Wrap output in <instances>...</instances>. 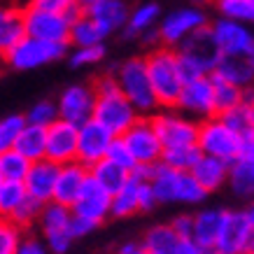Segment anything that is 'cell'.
<instances>
[{"instance_id": "obj_6", "label": "cell", "mask_w": 254, "mask_h": 254, "mask_svg": "<svg viewBox=\"0 0 254 254\" xmlns=\"http://www.w3.org/2000/svg\"><path fill=\"white\" fill-rule=\"evenodd\" d=\"M154 124L156 133L166 147H180V145H196L198 142V128L200 122L182 112L180 108H159L149 115Z\"/></svg>"}, {"instance_id": "obj_49", "label": "cell", "mask_w": 254, "mask_h": 254, "mask_svg": "<svg viewBox=\"0 0 254 254\" xmlns=\"http://www.w3.org/2000/svg\"><path fill=\"white\" fill-rule=\"evenodd\" d=\"M156 205H159V198L154 193V187L149 180H142L140 182V212H152Z\"/></svg>"}, {"instance_id": "obj_8", "label": "cell", "mask_w": 254, "mask_h": 254, "mask_svg": "<svg viewBox=\"0 0 254 254\" xmlns=\"http://www.w3.org/2000/svg\"><path fill=\"white\" fill-rule=\"evenodd\" d=\"M23 26H26V35L31 38L49 40V42H70L72 19L65 12L28 5L23 7Z\"/></svg>"}, {"instance_id": "obj_7", "label": "cell", "mask_w": 254, "mask_h": 254, "mask_svg": "<svg viewBox=\"0 0 254 254\" xmlns=\"http://www.w3.org/2000/svg\"><path fill=\"white\" fill-rule=\"evenodd\" d=\"M198 147L203 149V154L219 156V159L231 163L238 159L240 133L233 131L219 115L208 117V119H200Z\"/></svg>"}, {"instance_id": "obj_55", "label": "cell", "mask_w": 254, "mask_h": 254, "mask_svg": "<svg viewBox=\"0 0 254 254\" xmlns=\"http://www.w3.org/2000/svg\"><path fill=\"white\" fill-rule=\"evenodd\" d=\"M243 103H245V105L254 103V84H250V86H245V89H243Z\"/></svg>"}, {"instance_id": "obj_2", "label": "cell", "mask_w": 254, "mask_h": 254, "mask_svg": "<svg viewBox=\"0 0 254 254\" xmlns=\"http://www.w3.org/2000/svg\"><path fill=\"white\" fill-rule=\"evenodd\" d=\"M175 52H177V61H180V72H182L185 82L215 72L217 63L222 59V49L217 45V38L210 23L200 26L198 31H193L191 35H187L175 47Z\"/></svg>"}, {"instance_id": "obj_16", "label": "cell", "mask_w": 254, "mask_h": 254, "mask_svg": "<svg viewBox=\"0 0 254 254\" xmlns=\"http://www.w3.org/2000/svg\"><path fill=\"white\" fill-rule=\"evenodd\" d=\"M210 26H212L222 54H254V33L247 28V23L219 16Z\"/></svg>"}, {"instance_id": "obj_60", "label": "cell", "mask_w": 254, "mask_h": 254, "mask_svg": "<svg viewBox=\"0 0 254 254\" xmlns=\"http://www.w3.org/2000/svg\"><path fill=\"white\" fill-rule=\"evenodd\" d=\"M196 5H203V2H212V0H193Z\"/></svg>"}, {"instance_id": "obj_13", "label": "cell", "mask_w": 254, "mask_h": 254, "mask_svg": "<svg viewBox=\"0 0 254 254\" xmlns=\"http://www.w3.org/2000/svg\"><path fill=\"white\" fill-rule=\"evenodd\" d=\"M208 23V16L200 7H180L175 12L163 16V21L159 23V35H161V45L177 47L187 35H191L193 31H198L200 26Z\"/></svg>"}, {"instance_id": "obj_47", "label": "cell", "mask_w": 254, "mask_h": 254, "mask_svg": "<svg viewBox=\"0 0 254 254\" xmlns=\"http://www.w3.org/2000/svg\"><path fill=\"white\" fill-rule=\"evenodd\" d=\"M96 229H98V222H93V219H89V217H84V215L72 212L68 231H70V236H72L75 240H77V238H84V236H89V233L96 231Z\"/></svg>"}, {"instance_id": "obj_20", "label": "cell", "mask_w": 254, "mask_h": 254, "mask_svg": "<svg viewBox=\"0 0 254 254\" xmlns=\"http://www.w3.org/2000/svg\"><path fill=\"white\" fill-rule=\"evenodd\" d=\"M84 12L105 31V35L124 31L126 23H128V16H131V9H128L126 0H98L96 5H91Z\"/></svg>"}, {"instance_id": "obj_56", "label": "cell", "mask_w": 254, "mask_h": 254, "mask_svg": "<svg viewBox=\"0 0 254 254\" xmlns=\"http://www.w3.org/2000/svg\"><path fill=\"white\" fill-rule=\"evenodd\" d=\"M96 2H98V0H77V5H79L82 9H89L91 5H96Z\"/></svg>"}, {"instance_id": "obj_19", "label": "cell", "mask_w": 254, "mask_h": 254, "mask_svg": "<svg viewBox=\"0 0 254 254\" xmlns=\"http://www.w3.org/2000/svg\"><path fill=\"white\" fill-rule=\"evenodd\" d=\"M91 175V168L84 166L82 161H68L61 163L59 168V177H56V189H54V200L63 203V205H75L77 196L82 193V187Z\"/></svg>"}, {"instance_id": "obj_24", "label": "cell", "mask_w": 254, "mask_h": 254, "mask_svg": "<svg viewBox=\"0 0 254 254\" xmlns=\"http://www.w3.org/2000/svg\"><path fill=\"white\" fill-rule=\"evenodd\" d=\"M180 243H182V238L173 229V224H159L145 233L142 250H145V254H177Z\"/></svg>"}, {"instance_id": "obj_10", "label": "cell", "mask_w": 254, "mask_h": 254, "mask_svg": "<svg viewBox=\"0 0 254 254\" xmlns=\"http://www.w3.org/2000/svg\"><path fill=\"white\" fill-rule=\"evenodd\" d=\"M182 112H187L193 119H208L217 115V103H215V84H212V75H200L196 79H189L182 86V93L177 98V105Z\"/></svg>"}, {"instance_id": "obj_53", "label": "cell", "mask_w": 254, "mask_h": 254, "mask_svg": "<svg viewBox=\"0 0 254 254\" xmlns=\"http://www.w3.org/2000/svg\"><path fill=\"white\" fill-rule=\"evenodd\" d=\"M31 5H38V7H45V9H54V12H68L70 7L77 5V0H31Z\"/></svg>"}, {"instance_id": "obj_45", "label": "cell", "mask_w": 254, "mask_h": 254, "mask_svg": "<svg viewBox=\"0 0 254 254\" xmlns=\"http://www.w3.org/2000/svg\"><path fill=\"white\" fill-rule=\"evenodd\" d=\"M108 159L119 163V166H124L126 170H133L138 166V161H135V156H133L131 147L126 145L124 135H115V140H112V145H110V149H108Z\"/></svg>"}, {"instance_id": "obj_17", "label": "cell", "mask_w": 254, "mask_h": 254, "mask_svg": "<svg viewBox=\"0 0 254 254\" xmlns=\"http://www.w3.org/2000/svg\"><path fill=\"white\" fill-rule=\"evenodd\" d=\"M72 212L84 215L100 224L103 219L112 217V191H108L96 177L89 175V180L82 187V193L77 196L75 205H72Z\"/></svg>"}, {"instance_id": "obj_4", "label": "cell", "mask_w": 254, "mask_h": 254, "mask_svg": "<svg viewBox=\"0 0 254 254\" xmlns=\"http://www.w3.org/2000/svg\"><path fill=\"white\" fill-rule=\"evenodd\" d=\"M115 77L119 82V86H122V91L126 93V98L138 108L140 115L149 117L152 112L161 108L154 93V86H152V79H149L145 56H133L128 61H124L115 70Z\"/></svg>"}, {"instance_id": "obj_1", "label": "cell", "mask_w": 254, "mask_h": 254, "mask_svg": "<svg viewBox=\"0 0 254 254\" xmlns=\"http://www.w3.org/2000/svg\"><path fill=\"white\" fill-rule=\"evenodd\" d=\"M96 89V110L93 117L100 124H105L115 135H122L138 122L140 112L131 100L126 98V93L122 91V86L117 82L115 75H103L93 82Z\"/></svg>"}, {"instance_id": "obj_33", "label": "cell", "mask_w": 254, "mask_h": 254, "mask_svg": "<svg viewBox=\"0 0 254 254\" xmlns=\"http://www.w3.org/2000/svg\"><path fill=\"white\" fill-rule=\"evenodd\" d=\"M91 175L98 180L100 185L105 187L108 191L115 193L119 187H124V182L128 180V175H131V170H126L124 166H119V163L110 161L108 156L103 159V161H98L96 166H91Z\"/></svg>"}, {"instance_id": "obj_35", "label": "cell", "mask_w": 254, "mask_h": 254, "mask_svg": "<svg viewBox=\"0 0 254 254\" xmlns=\"http://www.w3.org/2000/svg\"><path fill=\"white\" fill-rule=\"evenodd\" d=\"M212 75V84H215V103H217V115L219 112H226V110L236 108L243 103V86L233 84L229 79L219 77L215 72H210Z\"/></svg>"}, {"instance_id": "obj_22", "label": "cell", "mask_w": 254, "mask_h": 254, "mask_svg": "<svg viewBox=\"0 0 254 254\" xmlns=\"http://www.w3.org/2000/svg\"><path fill=\"white\" fill-rule=\"evenodd\" d=\"M224 210L205 208L193 215V236L191 238L203 247V252H215L217 238H219V229H222Z\"/></svg>"}, {"instance_id": "obj_52", "label": "cell", "mask_w": 254, "mask_h": 254, "mask_svg": "<svg viewBox=\"0 0 254 254\" xmlns=\"http://www.w3.org/2000/svg\"><path fill=\"white\" fill-rule=\"evenodd\" d=\"M170 224L180 233V238H191L193 236V215H177Z\"/></svg>"}, {"instance_id": "obj_34", "label": "cell", "mask_w": 254, "mask_h": 254, "mask_svg": "<svg viewBox=\"0 0 254 254\" xmlns=\"http://www.w3.org/2000/svg\"><path fill=\"white\" fill-rule=\"evenodd\" d=\"M203 156V149L196 145H180V147H166L163 149V156L161 161L170 168H177V170H191L198 159Z\"/></svg>"}, {"instance_id": "obj_18", "label": "cell", "mask_w": 254, "mask_h": 254, "mask_svg": "<svg viewBox=\"0 0 254 254\" xmlns=\"http://www.w3.org/2000/svg\"><path fill=\"white\" fill-rule=\"evenodd\" d=\"M59 163L52 161V159H38V161L31 163L28 168V175L23 177V185H26V191L31 193L33 198L42 200V203H49L54 200V189H56V177H59Z\"/></svg>"}, {"instance_id": "obj_25", "label": "cell", "mask_w": 254, "mask_h": 254, "mask_svg": "<svg viewBox=\"0 0 254 254\" xmlns=\"http://www.w3.org/2000/svg\"><path fill=\"white\" fill-rule=\"evenodd\" d=\"M140 177H135L131 173L128 180L124 182V187H119L112 193V217L124 219V217H131L135 212H140Z\"/></svg>"}, {"instance_id": "obj_62", "label": "cell", "mask_w": 254, "mask_h": 254, "mask_svg": "<svg viewBox=\"0 0 254 254\" xmlns=\"http://www.w3.org/2000/svg\"><path fill=\"white\" fill-rule=\"evenodd\" d=\"M0 182H2V177H0Z\"/></svg>"}, {"instance_id": "obj_28", "label": "cell", "mask_w": 254, "mask_h": 254, "mask_svg": "<svg viewBox=\"0 0 254 254\" xmlns=\"http://www.w3.org/2000/svg\"><path fill=\"white\" fill-rule=\"evenodd\" d=\"M23 35H26L23 9L0 7V54H5L9 47H14Z\"/></svg>"}, {"instance_id": "obj_11", "label": "cell", "mask_w": 254, "mask_h": 254, "mask_svg": "<svg viewBox=\"0 0 254 254\" xmlns=\"http://www.w3.org/2000/svg\"><path fill=\"white\" fill-rule=\"evenodd\" d=\"M126 145L131 147L138 163H156L163 156V142L156 133L154 124L147 115H142L126 133H122Z\"/></svg>"}, {"instance_id": "obj_63", "label": "cell", "mask_w": 254, "mask_h": 254, "mask_svg": "<svg viewBox=\"0 0 254 254\" xmlns=\"http://www.w3.org/2000/svg\"><path fill=\"white\" fill-rule=\"evenodd\" d=\"M252 56H254V54H252Z\"/></svg>"}, {"instance_id": "obj_57", "label": "cell", "mask_w": 254, "mask_h": 254, "mask_svg": "<svg viewBox=\"0 0 254 254\" xmlns=\"http://www.w3.org/2000/svg\"><path fill=\"white\" fill-rule=\"evenodd\" d=\"M247 215H250V219H252V224H254V200L250 203V208H247Z\"/></svg>"}, {"instance_id": "obj_58", "label": "cell", "mask_w": 254, "mask_h": 254, "mask_svg": "<svg viewBox=\"0 0 254 254\" xmlns=\"http://www.w3.org/2000/svg\"><path fill=\"white\" fill-rule=\"evenodd\" d=\"M247 108H250V122H252V126H254V103H250Z\"/></svg>"}, {"instance_id": "obj_9", "label": "cell", "mask_w": 254, "mask_h": 254, "mask_svg": "<svg viewBox=\"0 0 254 254\" xmlns=\"http://www.w3.org/2000/svg\"><path fill=\"white\" fill-rule=\"evenodd\" d=\"M254 236V224L247 210H224L222 229L217 238V254H247Z\"/></svg>"}, {"instance_id": "obj_54", "label": "cell", "mask_w": 254, "mask_h": 254, "mask_svg": "<svg viewBox=\"0 0 254 254\" xmlns=\"http://www.w3.org/2000/svg\"><path fill=\"white\" fill-rule=\"evenodd\" d=\"M119 254H145V250H142V243H124L119 247Z\"/></svg>"}, {"instance_id": "obj_36", "label": "cell", "mask_w": 254, "mask_h": 254, "mask_svg": "<svg viewBox=\"0 0 254 254\" xmlns=\"http://www.w3.org/2000/svg\"><path fill=\"white\" fill-rule=\"evenodd\" d=\"M208 189L200 185L191 170H180V185H177V203L185 205H198L208 198Z\"/></svg>"}, {"instance_id": "obj_51", "label": "cell", "mask_w": 254, "mask_h": 254, "mask_svg": "<svg viewBox=\"0 0 254 254\" xmlns=\"http://www.w3.org/2000/svg\"><path fill=\"white\" fill-rule=\"evenodd\" d=\"M49 247H47L45 238L40 240V238H31V236H26L23 233V238L21 243H19V252L16 254H45Z\"/></svg>"}, {"instance_id": "obj_14", "label": "cell", "mask_w": 254, "mask_h": 254, "mask_svg": "<svg viewBox=\"0 0 254 254\" xmlns=\"http://www.w3.org/2000/svg\"><path fill=\"white\" fill-rule=\"evenodd\" d=\"M59 115L65 122L82 126L89 122L96 110V89L93 84H70L59 96Z\"/></svg>"}, {"instance_id": "obj_46", "label": "cell", "mask_w": 254, "mask_h": 254, "mask_svg": "<svg viewBox=\"0 0 254 254\" xmlns=\"http://www.w3.org/2000/svg\"><path fill=\"white\" fill-rule=\"evenodd\" d=\"M219 117L231 126L233 131H238V133L247 131V128L252 126V122H250V108H247L245 103H240V105L226 110V112H219Z\"/></svg>"}, {"instance_id": "obj_48", "label": "cell", "mask_w": 254, "mask_h": 254, "mask_svg": "<svg viewBox=\"0 0 254 254\" xmlns=\"http://www.w3.org/2000/svg\"><path fill=\"white\" fill-rule=\"evenodd\" d=\"M42 238H45L47 247L56 254L68 252L70 245H72V240H75L72 236H70V231H52V233H45Z\"/></svg>"}, {"instance_id": "obj_23", "label": "cell", "mask_w": 254, "mask_h": 254, "mask_svg": "<svg viewBox=\"0 0 254 254\" xmlns=\"http://www.w3.org/2000/svg\"><path fill=\"white\" fill-rule=\"evenodd\" d=\"M229 168H231L229 161H224V159L212 156V154H203L198 159V163L191 168V173L196 175V180H198L200 185L212 193L229 182Z\"/></svg>"}, {"instance_id": "obj_42", "label": "cell", "mask_w": 254, "mask_h": 254, "mask_svg": "<svg viewBox=\"0 0 254 254\" xmlns=\"http://www.w3.org/2000/svg\"><path fill=\"white\" fill-rule=\"evenodd\" d=\"M42 200H38V198H33L31 193L26 196V198L21 200V205L14 210V215H12V219H14L21 229H31L33 224H38V219H40V212H42Z\"/></svg>"}, {"instance_id": "obj_43", "label": "cell", "mask_w": 254, "mask_h": 254, "mask_svg": "<svg viewBox=\"0 0 254 254\" xmlns=\"http://www.w3.org/2000/svg\"><path fill=\"white\" fill-rule=\"evenodd\" d=\"M105 59V45H89V47H72L70 52V65L72 68H86L96 65Z\"/></svg>"}, {"instance_id": "obj_26", "label": "cell", "mask_w": 254, "mask_h": 254, "mask_svg": "<svg viewBox=\"0 0 254 254\" xmlns=\"http://www.w3.org/2000/svg\"><path fill=\"white\" fill-rule=\"evenodd\" d=\"M14 149H19V152H21L26 159H31V161L45 159L47 156V126L26 122V126L21 128L19 138H16Z\"/></svg>"}, {"instance_id": "obj_15", "label": "cell", "mask_w": 254, "mask_h": 254, "mask_svg": "<svg viewBox=\"0 0 254 254\" xmlns=\"http://www.w3.org/2000/svg\"><path fill=\"white\" fill-rule=\"evenodd\" d=\"M77 145H79V126L56 119L52 126H47V159L56 161L59 166L68 161H77Z\"/></svg>"}, {"instance_id": "obj_27", "label": "cell", "mask_w": 254, "mask_h": 254, "mask_svg": "<svg viewBox=\"0 0 254 254\" xmlns=\"http://www.w3.org/2000/svg\"><path fill=\"white\" fill-rule=\"evenodd\" d=\"M159 23H161V7L156 2H142L135 9H131L124 35L126 38H142L147 31L156 28Z\"/></svg>"}, {"instance_id": "obj_41", "label": "cell", "mask_w": 254, "mask_h": 254, "mask_svg": "<svg viewBox=\"0 0 254 254\" xmlns=\"http://www.w3.org/2000/svg\"><path fill=\"white\" fill-rule=\"evenodd\" d=\"M23 126H26V115H9L0 119V152L14 149Z\"/></svg>"}, {"instance_id": "obj_59", "label": "cell", "mask_w": 254, "mask_h": 254, "mask_svg": "<svg viewBox=\"0 0 254 254\" xmlns=\"http://www.w3.org/2000/svg\"><path fill=\"white\" fill-rule=\"evenodd\" d=\"M247 254H254V236H252V243H250V252Z\"/></svg>"}, {"instance_id": "obj_12", "label": "cell", "mask_w": 254, "mask_h": 254, "mask_svg": "<svg viewBox=\"0 0 254 254\" xmlns=\"http://www.w3.org/2000/svg\"><path fill=\"white\" fill-rule=\"evenodd\" d=\"M115 140V133L110 131L105 124H100L96 117L79 126V145H77V161L84 166H96L108 156V149Z\"/></svg>"}, {"instance_id": "obj_50", "label": "cell", "mask_w": 254, "mask_h": 254, "mask_svg": "<svg viewBox=\"0 0 254 254\" xmlns=\"http://www.w3.org/2000/svg\"><path fill=\"white\" fill-rule=\"evenodd\" d=\"M238 159H245V161H254V126H250L247 131L240 133Z\"/></svg>"}, {"instance_id": "obj_44", "label": "cell", "mask_w": 254, "mask_h": 254, "mask_svg": "<svg viewBox=\"0 0 254 254\" xmlns=\"http://www.w3.org/2000/svg\"><path fill=\"white\" fill-rule=\"evenodd\" d=\"M59 103L56 100H38L28 112H26V122L40 124V126H52L59 119Z\"/></svg>"}, {"instance_id": "obj_5", "label": "cell", "mask_w": 254, "mask_h": 254, "mask_svg": "<svg viewBox=\"0 0 254 254\" xmlns=\"http://www.w3.org/2000/svg\"><path fill=\"white\" fill-rule=\"evenodd\" d=\"M68 47L70 42H49V40L23 35L14 47H9L2 54V59L12 70H33L63 59L68 54Z\"/></svg>"}, {"instance_id": "obj_61", "label": "cell", "mask_w": 254, "mask_h": 254, "mask_svg": "<svg viewBox=\"0 0 254 254\" xmlns=\"http://www.w3.org/2000/svg\"><path fill=\"white\" fill-rule=\"evenodd\" d=\"M0 63H5V59H2V54H0Z\"/></svg>"}, {"instance_id": "obj_29", "label": "cell", "mask_w": 254, "mask_h": 254, "mask_svg": "<svg viewBox=\"0 0 254 254\" xmlns=\"http://www.w3.org/2000/svg\"><path fill=\"white\" fill-rule=\"evenodd\" d=\"M154 187V193L159 198V205H168V203H177V185H180V170L170 168L163 161H159L154 177L149 180Z\"/></svg>"}, {"instance_id": "obj_40", "label": "cell", "mask_w": 254, "mask_h": 254, "mask_svg": "<svg viewBox=\"0 0 254 254\" xmlns=\"http://www.w3.org/2000/svg\"><path fill=\"white\" fill-rule=\"evenodd\" d=\"M23 231L12 217H0V254H16L19 243L23 238Z\"/></svg>"}, {"instance_id": "obj_31", "label": "cell", "mask_w": 254, "mask_h": 254, "mask_svg": "<svg viewBox=\"0 0 254 254\" xmlns=\"http://www.w3.org/2000/svg\"><path fill=\"white\" fill-rule=\"evenodd\" d=\"M105 38H108L105 31H103V28H100L98 23L93 21L86 12H82V14L72 21V26H70V45L72 47L100 45Z\"/></svg>"}, {"instance_id": "obj_21", "label": "cell", "mask_w": 254, "mask_h": 254, "mask_svg": "<svg viewBox=\"0 0 254 254\" xmlns=\"http://www.w3.org/2000/svg\"><path fill=\"white\" fill-rule=\"evenodd\" d=\"M215 75L229 79L238 86L254 84V56L250 54H222L215 68Z\"/></svg>"}, {"instance_id": "obj_39", "label": "cell", "mask_w": 254, "mask_h": 254, "mask_svg": "<svg viewBox=\"0 0 254 254\" xmlns=\"http://www.w3.org/2000/svg\"><path fill=\"white\" fill-rule=\"evenodd\" d=\"M28 196L26 185L16 180H2L0 182V217H12L14 210L21 205V200Z\"/></svg>"}, {"instance_id": "obj_38", "label": "cell", "mask_w": 254, "mask_h": 254, "mask_svg": "<svg viewBox=\"0 0 254 254\" xmlns=\"http://www.w3.org/2000/svg\"><path fill=\"white\" fill-rule=\"evenodd\" d=\"M212 7L219 16L236 19L247 26L254 23V0H212Z\"/></svg>"}, {"instance_id": "obj_30", "label": "cell", "mask_w": 254, "mask_h": 254, "mask_svg": "<svg viewBox=\"0 0 254 254\" xmlns=\"http://www.w3.org/2000/svg\"><path fill=\"white\" fill-rule=\"evenodd\" d=\"M229 187L233 196L238 198H252L254 196V161L236 159L229 168Z\"/></svg>"}, {"instance_id": "obj_37", "label": "cell", "mask_w": 254, "mask_h": 254, "mask_svg": "<svg viewBox=\"0 0 254 254\" xmlns=\"http://www.w3.org/2000/svg\"><path fill=\"white\" fill-rule=\"evenodd\" d=\"M31 163H33L31 159H26L19 149L0 152V177H2V180H16V182H23V177L28 175Z\"/></svg>"}, {"instance_id": "obj_32", "label": "cell", "mask_w": 254, "mask_h": 254, "mask_svg": "<svg viewBox=\"0 0 254 254\" xmlns=\"http://www.w3.org/2000/svg\"><path fill=\"white\" fill-rule=\"evenodd\" d=\"M70 217H72V208L70 205H63L59 200H49V203L42 205L38 226H40V231H42V236L52 231H68Z\"/></svg>"}, {"instance_id": "obj_3", "label": "cell", "mask_w": 254, "mask_h": 254, "mask_svg": "<svg viewBox=\"0 0 254 254\" xmlns=\"http://www.w3.org/2000/svg\"><path fill=\"white\" fill-rule=\"evenodd\" d=\"M147 59V70H149V79L154 86V93L159 98L161 108H175L177 98L185 86V77L180 72V61H177L175 47L159 45L154 47Z\"/></svg>"}]
</instances>
